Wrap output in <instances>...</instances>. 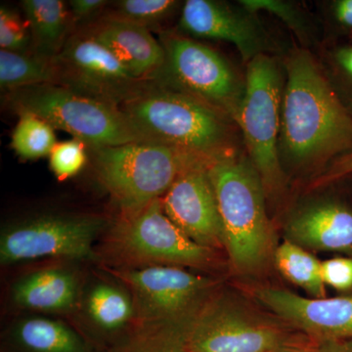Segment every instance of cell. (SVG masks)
<instances>
[{
	"label": "cell",
	"instance_id": "f1b7e54d",
	"mask_svg": "<svg viewBox=\"0 0 352 352\" xmlns=\"http://www.w3.org/2000/svg\"><path fill=\"white\" fill-rule=\"evenodd\" d=\"M85 144L73 140L59 142L50 155L51 170L59 180L68 179L78 175L87 163Z\"/></svg>",
	"mask_w": 352,
	"mask_h": 352
},
{
	"label": "cell",
	"instance_id": "4316f807",
	"mask_svg": "<svg viewBox=\"0 0 352 352\" xmlns=\"http://www.w3.org/2000/svg\"><path fill=\"white\" fill-rule=\"evenodd\" d=\"M183 4L175 0H120L112 4L107 17L143 25H157L175 15Z\"/></svg>",
	"mask_w": 352,
	"mask_h": 352
},
{
	"label": "cell",
	"instance_id": "30bf717a",
	"mask_svg": "<svg viewBox=\"0 0 352 352\" xmlns=\"http://www.w3.org/2000/svg\"><path fill=\"white\" fill-rule=\"evenodd\" d=\"M94 217L48 215L11 227L2 234L0 259L3 264L41 258H87L103 227Z\"/></svg>",
	"mask_w": 352,
	"mask_h": 352
},
{
	"label": "cell",
	"instance_id": "d6986e66",
	"mask_svg": "<svg viewBox=\"0 0 352 352\" xmlns=\"http://www.w3.org/2000/svg\"><path fill=\"white\" fill-rule=\"evenodd\" d=\"M13 295L23 307L62 311L69 309L76 302V280L67 271L41 270L21 280L14 288Z\"/></svg>",
	"mask_w": 352,
	"mask_h": 352
},
{
	"label": "cell",
	"instance_id": "6da1fadb",
	"mask_svg": "<svg viewBox=\"0 0 352 352\" xmlns=\"http://www.w3.org/2000/svg\"><path fill=\"white\" fill-rule=\"evenodd\" d=\"M282 58L285 87L278 155L287 180L320 175L352 152V116L344 107L312 51L294 44Z\"/></svg>",
	"mask_w": 352,
	"mask_h": 352
},
{
	"label": "cell",
	"instance_id": "8992f818",
	"mask_svg": "<svg viewBox=\"0 0 352 352\" xmlns=\"http://www.w3.org/2000/svg\"><path fill=\"white\" fill-rule=\"evenodd\" d=\"M164 62L150 82L191 97L237 124L245 94V75L226 56L198 39L164 32Z\"/></svg>",
	"mask_w": 352,
	"mask_h": 352
},
{
	"label": "cell",
	"instance_id": "9c48e42d",
	"mask_svg": "<svg viewBox=\"0 0 352 352\" xmlns=\"http://www.w3.org/2000/svg\"><path fill=\"white\" fill-rule=\"evenodd\" d=\"M178 31L194 39L233 44L247 66L261 55L283 56L284 50L264 27L258 14L219 0H187L183 3Z\"/></svg>",
	"mask_w": 352,
	"mask_h": 352
},
{
	"label": "cell",
	"instance_id": "5b68a950",
	"mask_svg": "<svg viewBox=\"0 0 352 352\" xmlns=\"http://www.w3.org/2000/svg\"><path fill=\"white\" fill-rule=\"evenodd\" d=\"M97 175L122 208L138 214L164 195L183 171L212 166L200 157L157 142L94 148Z\"/></svg>",
	"mask_w": 352,
	"mask_h": 352
},
{
	"label": "cell",
	"instance_id": "277c9868",
	"mask_svg": "<svg viewBox=\"0 0 352 352\" xmlns=\"http://www.w3.org/2000/svg\"><path fill=\"white\" fill-rule=\"evenodd\" d=\"M281 57L261 55L245 66V94L237 120L245 155L272 203L281 201L288 191L278 155L286 78Z\"/></svg>",
	"mask_w": 352,
	"mask_h": 352
},
{
	"label": "cell",
	"instance_id": "74e56055",
	"mask_svg": "<svg viewBox=\"0 0 352 352\" xmlns=\"http://www.w3.org/2000/svg\"><path fill=\"white\" fill-rule=\"evenodd\" d=\"M346 178H349V179H351L352 182V175L351 176H349V177H346Z\"/></svg>",
	"mask_w": 352,
	"mask_h": 352
},
{
	"label": "cell",
	"instance_id": "8fae6325",
	"mask_svg": "<svg viewBox=\"0 0 352 352\" xmlns=\"http://www.w3.org/2000/svg\"><path fill=\"white\" fill-rule=\"evenodd\" d=\"M294 207L285 223L295 244L352 256V182L349 178L322 188Z\"/></svg>",
	"mask_w": 352,
	"mask_h": 352
},
{
	"label": "cell",
	"instance_id": "1f68e13d",
	"mask_svg": "<svg viewBox=\"0 0 352 352\" xmlns=\"http://www.w3.org/2000/svg\"><path fill=\"white\" fill-rule=\"evenodd\" d=\"M352 175V152L329 164L320 175L305 183V191L322 188Z\"/></svg>",
	"mask_w": 352,
	"mask_h": 352
},
{
	"label": "cell",
	"instance_id": "e0dca14e",
	"mask_svg": "<svg viewBox=\"0 0 352 352\" xmlns=\"http://www.w3.org/2000/svg\"><path fill=\"white\" fill-rule=\"evenodd\" d=\"M90 34L138 80L150 82L163 67V45L148 28L106 16Z\"/></svg>",
	"mask_w": 352,
	"mask_h": 352
},
{
	"label": "cell",
	"instance_id": "2e32d148",
	"mask_svg": "<svg viewBox=\"0 0 352 352\" xmlns=\"http://www.w3.org/2000/svg\"><path fill=\"white\" fill-rule=\"evenodd\" d=\"M124 279L135 289L151 314L166 318L184 314L210 286L206 278L173 266L132 271Z\"/></svg>",
	"mask_w": 352,
	"mask_h": 352
},
{
	"label": "cell",
	"instance_id": "ac0fdd59",
	"mask_svg": "<svg viewBox=\"0 0 352 352\" xmlns=\"http://www.w3.org/2000/svg\"><path fill=\"white\" fill-rule=\"evenodd\" d=\"M21 6L31 32V51L54 59L69 38L71 12L61 0H24Z\"/></svg>",
	"mask_w": 352,
	"mask_h": 352
},
{
	"label": "cell",
	"instance_id": "8d00e7d4",
	"mask_svg": "<svg viewBox=\"0 0 352 352\" xmlns=\"http://www.w3.org/2000/svg\"><path fill=\"white\" fill-rule=\"evenodd\" d=\"M344 344L346 352H352V340H347V342H344Z\"/></svg>",
	"mask_w": 352,
	"mask_h": 352
},
{
	"label": "cell",
	"instance_id": "603a6c76",
	"mask_svg": "<svg viewBox=\"0 0 352 352\" xmlns=\"http://www.w3.org/2000/svg\"><path fill=\"white\" fill-rule=\"evenodd\" d=\"M275 263L280 272L292 283L305 289L315 298H325L321 263L300 245L285 241L275 252Z\"/></svg>",
	"mask_w": 352,
	"mask_h": 352
},
{
	"label": "cell",
	"instance_id": "44dd1931",
	"mask_svg": "<svg viewBox=\"0 0 352 352\" xmlns=\"http://www.w3.org/2000/svg\"><path fill=\"white\" fill-rule=\"evenodd\" d=\"M13 344L18 352H88L78 333L48 319L23 321L14 331Z\"/></svg>",
	"mask_w": 352,
	"mask_h": 352
},
{
	"label": "cell",
	"instance_id": "4dcf8cb0",
	"mask_svg": "<svg viewBox=\"0 0 352 352\" xmlns=\"http://www.w3.org/2000/svg\"><path fill=\"white\" fill-rule=\"evenodd\" d=\"M321 274L326 286L340 292L352 291V256H340L323 261Z\"/></svg>",
	"mask_w": 352,
	"mask_h": 352
},
{
	"label": "cell",
	"instance_id": "5bb4252c",
	"mask_svg": "<svg viewBox=\"0 0 352 352\" xmlns=\"http://www.w3.org/2000/svg\"><path fill=\"white\" fill-rule=\"evenodd\" d=\"M180 342L186 352H275L283 346L276 329L223 309L204 315Z\"/></svg>",
	"mask_w": 352,
	"mask_h": 352
},
{
	"label": "cell",
	"instance_id": "836d02e7",
	"mask_svg": "<svg viewBox=\"0 0 352 352\" xmlns=\"http://www.w3.org/2000/svg\"><path fill=\"white\" fill-rule=\"evenodd\" d=\"M108 3L105 0H71L69 1V12L74 22H80L98 15Z\"/></svg>",
	"mask_w": 352,
	"mask_h": 352
},
{
	"label": "cell",
	"instance_id": "7a4b0ae2",
	"mask_svg": "<svg viewBox=\"0 0 352 352\" xmlns=\"http://www.w3.org/2000/svg\"><path fill=\"white\" fill-rule=\"evenodd\" d=\"M120 108L146 142L173 146L210 164L245 153L232 120L175 90L149 82Z\"/></svg>",
	"mask_w": 352,
	"mask_h": 352
},
{
	"label": "cell",
	"instance_id": "d4e9b609",
	"mask_svg": "<svg viewBox=\"0 0 352 352\" xmlns=\"http://www.w3.org/2000/svg\"><path fill=\"white\" fill-rule=\"evenodd\" d=\"M19 116L11 138L14 152L23 160L50 156L57 144L54 129L32 113H21Z\"/></svg>",
	"mask_w": 352,
	"mask_h": 352
},
{
	"label": "cell",
	"instance_id": "7402d4cb",
	"mask_svg": "<svg viewBox=\"0 0 352 352\" xmlns=\"http://www.w3.org/2000/svg\"><path fill=\"white\" fill-rule=\"evenodd\" d=\"M55 82L54 59L41 56L32 51L0 50V85L6 94Z\"/></svg>",
	"mask_w": 352,
	"mask_h": 352
},
{
	"label": "cell",
	"instance_id": "e575fe53",
	"mask_svg": "<svg viewBox=\"0 0 352 352\" xmlns=\"http://www.w3.org/2000/svg\"><path fill=\"white\" fill-rule=\"evenodd\" d=\"M318 352H346V349H344V344L342 342L327 340Z\"/></svg>",
	"mask_w": 352,
	"mask_h": 352
},
{
	"label": "cell",
	"instance_id": "83f0119b",
	"mask_svg": "<svg viewBox=\"0 0 352 352\" xmlns=\"http://www.w3.org/2000/svg\"><path fill=\"white\" fill-rule=\"evenodd\" d=\"M316 7L324 43L352 41V0H322Z\"/></svg>",
	"mask_w": 352,
	"mask_h": 352
},
{
	"label": "cell",
	"instance_id": "ffe728a7",
	"mask_svg": "<svg viewBox=\"0 0 352 352\" xmlns=\"http://www.w3.org/2000/svg\"><path fill=\"white\" fill-rule=\"evenodd\" d=\"M238 2L252 12L268 13L281 21L295 36L300 47L315 53L323 45L324 32L320 19L302 2L294 0H239Z\"/></svg>",
	"mask_w": 352,
	"mask_h": 352
},
{
	"label": "cell",
	"instance_id": "d590c367",
	"mask_svg": "<svg viewBox=\"0 0 352 352\" xmlns=\"http://www.w3.org/2000/svg\"><path fill=\"white\" fill-rule=\"evenodd\" d=\"M275 352H312V351H303V349H291V347L282 346L281 349H277V351Z\"/></svg>",
	"mask_w": 352,
	"mask_h": 352
},
{
	"label": "cell",
	"instance_id": "ba28073f",
	"mask_svg": "<svg viewBox=\"0 0 352 352\" xmlns=\"http://www.w3.org/2000/svg\"><path fill=\"white\" fill-rule=\"evenodd\" d=\"M54 61L55 85L118 107L149 82L134 78L90 32L69 36Z\"/></svg>",
	"mask_w": 352,
	"mask_h": 352
},
{
	"label": "cell",
	"instance_id": "cb8c5ba5",
	"mask_svg": "<svg viewBox=\"0 0 352 352\" xmlns=\"http://www.w3.org/2000/svg\"><path fill=\"white\" fill-rule=\"evenodd\" d=\"M315 55L340 103L352 116V41L323 43Z\"/></svg>",
	"mask_w": 352,
	"mask_h": 352
},
{
	"label": "cell",
	"instance_id": "3957f363",
	"mask_svg": "<svg viewBox=\"0 0 352 352\" xmlns=\"http://www.w3.org/2000/svg\"><path fill=\"white\" fill-rule=\"evenodd\" d=\"M208 173L231 261L240 272H254L267 261L273 239L258 173L245 153L212 164Z\"/></svg>",
	"mask_w": 352,
	"mask_h": 352
},
{
	"label": "cell",
	"instance_id": "484cf974",
	"mask_svg": "<svg viewBox=\"0 0 352 352\" xmlns=\"http://www.w3.org/2000/svg\"><path fill=\"white\" fill-rule=\"evenodd\" d=\"M88 311L97 325L112 331L127 323L133 309L126 294L112 286L99 285L88 298Z\"/></svg>",
	"mask_w": 352,
	"mask_h": 352
},
{
	"label": "cell",
	"instance_id": "7c38bea8",
	"mask_svg": "<svg viewBox=\"0 0 352 352\" xmlns=\"http://www.w3.org/2000/svg\"><path fill=\"white\" fill-rule=\"evenodd\" d=\"M208 168L200 164L183 171L162 201L168 219L190 239L208 249L224 245L219 204Z\"/></svg>",
	"mask_w": 352,
	"mask_h": 352
},
{
	"label": "cell",
	"instance_id": "9a60e30c",
	"mask_svg": "<svg viewBox=\"0 0 352 352\" xmlns=\"http://www.w3.org/2000/svg\"><path fill=\"white\" fill-rule=\"evenodd\" d=\"M256 296L278 316L326 342L352 340V295L307 298L284 289H263Z\"/></svg>",
	"mask_w": 352,
	"mask_h": 352
},
{
	"label": "cell",
	"instance_id": "d6a6232c",
	"mask_svg": "<svg viewBox=\"0 0 352 352\" xmlns=\"http://www.w3.org/2000/svg\"><path fill=\"white\" fill-rule=\"evenodd\" d=\"M124 352H186L180 340L151 337L138 340Z\"/></svg>",
	"mask_w": 352,
	"mask_h": 352
},
{
	"label": "cell",
	"instance_id": "4fadbf2b",
	"mask_svg": "<svg viewBox=\"0 0 352 352\" xmlns=\"http://www.w3.org/2000/svg\"><path fill=\"white\" fill-rule=\"evenodd\" d=\"M122 239L127 251L148 261L201 265L210 259L208 248L190 239L164 214L160 199L131 215Z\"/></svg>",
	"mask_w": 352,
	"mask_h": 352
},
{
	"label": "cell",
	"instance_id": "52a82bcc",
	"mask_svg": "<svg viewBox=\"0 0 352 352\" xmlns=\"http://www.w3.org/2000/svg\"><path fill=\"white\" fill-rule=\"evenodd\" d=\"M6 103L18 115L38 116L53 129L68 132L90 149L146 142L118 106L55 83L7 92Z\"/></svg>",
	"mask_w": 352,
	"mask_h": 352
},
{
	"label": "cell",
	"instance_id": "f546056e",
	"mask_svg": "<svg viewBox=\"0 0 352 352\" xmlns=\"http://www.w3.org/2000/svg\"><path fill=\"white\" fill-rule=\"evenodd\" d=\"M0 45L1 50L31 51L32 36L27 21L21 19L19 14L8 7L0 8Z\"/></svg>",
	"mask_w": 352,
	"mask_h": 352
}]
</instances>
